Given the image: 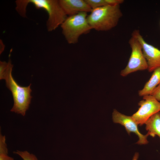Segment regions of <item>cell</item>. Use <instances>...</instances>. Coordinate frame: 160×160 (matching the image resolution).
Masks as SVG:
<instances>
[{"mask_svg": "<svg viewBox=\"0 0 160 160\" xmlns=\"http://www.w3.org/2000/svg\"><path fill=\"white\" fill-rule=\"evenodd\" d=\"M16 7L20 12L25 13L28 5L31 3L37 9H43L47 12L48 18L46 26L48 31L55 30L61 25L67 17L57 0H18L15 1Z\"/></svg>", "mask_w": 160, "mask_h": 160, "instance_id": "1", "label": "cell"}, {"mask_svg": "<svg viewBox=\"0 0 160 160\" xmlns=\"http://www.w3.org/2000/svg\"><path fill=\"white\" fill-rule=\"evenodd\" d=\"M13 66L11 61L9 60L8 67L0 77V79L5 80L6 86L12 93L14 104L11 111L24 116L26 111L28 109L32 97L31 95L32 92L30 87L31 84L27 87L20 86L12 76V72Z\"/></svg>", "mask_w": 160, "mask_h": 160, "instance_id": "2", "label": "cell"}, {"mask_svg": "<svg viewBox=\"0 0 160 160\" xmlns=\"http://www.w3.org/2000/svg\"><path fill=\"white\" fill-rule=\"evenodd\" d=\"M122 16L120 5H109L92 9L87 19L92 29L106 31L116 27Z\"/></svg>", "mask_w": 160, "mask_h": 160, "instance_id": "3", "label": "cell"}, {"mask_svg": "<svg viewBox=\"0 0 160 160\" xmlns=\"http://www.w3.org/2000/svg\"><path fill=\"white\" fill-rule=\"evenodd\" d=\"M87 13L82 12L68 16L61 25L63 34L68 44L77 43L81 35L92 29L87 20Z\"/></svg>", "mask_w": 160, "mask_h": 160, "instance_id": "4", "label": "cell"}, {"mask_svg": "<svg viewBox=\"0 0 160 160\" xmlns=\"http://www.w3.org/2000/svg\"><path fill=\"white\" fill-rule=\"evenodd\" d=\"M129 43L131 49V53L127 66L121 72V75L123 77L138 71L148 69L147 62L140 42L132 36Z\"/></svg>", "mask_w": 160, "mask_h": 160, "instance_id": "5", "label": "cell"}, {"mask_svg": "<svg viewBox=\"0 0 160 160\" xmlns=\"http://www.w3.org/2000/svg\"><path fill=\"white\" fill-rule=\"evenodd\" d=\"M138 110L131 116L138 125L145 124L153 115L160 111V102L151 95L143 97L138 103Z\"/></svg>", "mask_w": 160, "mask_h": 160, "instance_id": "6", "label": "cell"}, {"mask_svg": "<svg viewBox=\"0 0 160 160\" xmlns=\"http://www.w3.org/2000/svg\"><path fill=\"white\" fill-rule=\"evenodd\" d=\"M132 36L136 37L141 44L147 62L148 71L152 72L156 69L160 67V50L146 42L139 30H135Z\"/></svg>", "mask_w": 160, "mask_h": 160, "instance_id": "7", "label": "cell"}, {"mask_svg": "<svg viewBox=\"0 0 160 160\" xmlns=\"http://www.w3.org/2000/svg\"><path fill=\"white\" fill-rule=\"evenodd\" d=\"M112 117L113 122L119 124L124 126L128 134L132 132L137 136L139 140L136 143L137 144L145 145L148 143L147 137L148 135L147 134L143 135L140 132L138 129V125L131 116L125 115L114 109L112 113Z\"/></svg>", "mask_w": 160, "mask_h": 160, "instance_id": "8", "label": "cell"}, {"mask_svg": "<svg viewBox=\"0 0 160 160\" xmlns=\"http://www.w3.org/2000/svg\"><path fill=\"white\" fill-rule=\"evenodd\" d=\"M60 4L67 16L82 12H90L92 9L85 0H59Z\"/></svg>", "mask_w": 160, "mask_h": 160, "instance_id": "9", "label": "cell"}, {"mask_svg": "<svg viewBox=\"0 0 160 160\" xmlns=\"http://www.w3.org/2000/svg\"><path fill=\"white\" fill-rule=\"evenodd\" d=\"M143 88L138 92L140 97L151 95L154 89L160 84V67L154 70Z\"/></svg>", "mask_w": 160, "mask_h": 160, "instance_id": "10", "label": "cell"}, {"mask_svg": "<svg viewBox=\"0 0 160 160\" xmlns=\"http://www.w3.org/2000/svg\"><path fill=\"white\" fill-rule=\"evenodd\" d=\"M145 124L148 135L154 137L156 135L160 139V111L152 116Z\"/></svg>", "mask_w": 160, "mask_h": 160, "instance_id": "11", "label": "cell"}, {"mask_svg": "<svg viewBox=\"0 0 160 160\" xmlns=\"http://www.w3.org/2000/svg\"><path fill=\"white\" fill-rule=\"evenodd\" d=\"M92 9L109 5L107 0H85Z\"/></svg>", "mask_w": 160, "mask_h": 160, "instance_id": "12", "label": "cell"}, {"mask_svg": "<svg viewBox=\"0 0 160 160\" xmlns=\"http://www.w3.org/2000/svg\"><path fill=\"white\" fill-rule=\"evenodd\" d=\"M13 153L19 156L23 160H38L36 156L33 154L30 153L27 151H21L17 150Z\"/></svg>", "mask_w": 160, "mask_h": 160, "instance_id": "13", "label": "cell"}, {"mask_svg": "<svg viewBox=\"0 0 160 160\" xmlns=\"http://www.w3.org/2000/svg\"><path fill=\"white\" fill-rule=\"evenodd\" d=\"M151 95L160 102V84L154 89Z\"/></svg>", "mask_w": 160, "mask_h": 160, "instance_id": "14", "label": "cell"}, {"mask_svg": "<svg viewBox=\"0 0 160 160\" xmlns=\"http://www.w3.org/2000/svg\"><path fill=\"white\" fill-rule=\"evenodd\" d=\"M8 65V62L0 61V77H1L7 69Z\"/></svg>", "mask_w": 160, "mask_h": 160, "instance_id": "15", "label": "cell"}, {"mask_svg": "<svg viewBox=\"0 0 160 160\" xmlns=\"http://www.w3.org/2000/svg\"><path fill=\"white\" fill-rule=\"evenodd\" d=\"M8 152H0V160H14V159L8 155Z\"/></svg>", "mask_w": 160, "mask_h": 160, "instance_id": "16", "label": "cell"}, {"mask_svg": "<svg viewBox=\"0 0 160 160\" xmlns=\"http://www.w3.org/2000/svg\"><path fill=\"white\" fill-rule=\"evenodd\" d=\"M139 156V154L138 153L136 152L133 157L132 160H137Z\"/></svg>", "mask_w": 160, "mask_h": 160, "instance_id": "17", "label": "cell"}, {"mask_svg": "<svg viewBox=\"0 0 160 160\" xmlns=\"http://www.w3.org/2000/svg\"></svg>", "mask_w": 160, "mask_h": 160, "instance_id": "18", "label": "cell"}]
</instances>
